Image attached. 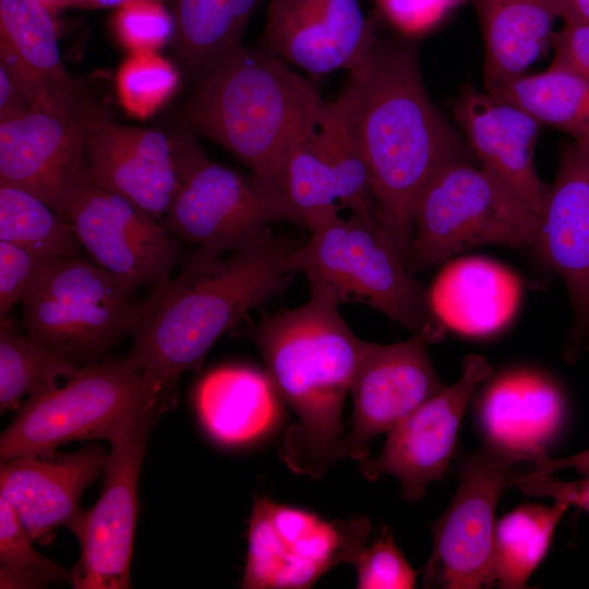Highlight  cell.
Returning <instances> with one entry per match:
<instances>
[{"label":"cell","instance_id":"cell-1","mask_svg":"<svg viewBox=\"0 0 589 589\" xmlns=\"http://www.w3.org/2000/svg\"><path fill=\"white\" fill-rule=\"evenodd\" d=\"M339 95L375 201V232L406 262L416 202L446 164L470 158L431 101L414 50L377 39Z\"/></svg>","mask_w":589,"mask_h":589},{"label":"cell","instance_id":"cell-2","mask_svg":"<svg viewBox=\"0 0 589 589\" xmlns=\"http://www.w3.org/2000/svg\"><path fill=\"white\" fill-rule=\"evenodd\" d=\"M300 244L271 233L227 257L195 250L177 276L153 286L128 358L158 388L165 410L177 404L180 375L201 371L224 333L285 290Z\"/></svg>","mask_w":589,"mask_h":589},{"label":"cell","instance_id":"cell-3","mask_svg":"<svg viewBox=\"0 0 589 589\" xmlns=\"http://www.w3.org/2000/svg\"><path fill=\"white\" fill-rule=\"evenodd\" d=\"M310 292L302 305L265 317L251 337L298 418L278 456L293 472L317 479L342 458V406L368 342L353 334L329 290L310 286Z\"/></svg>","mask_w":589,"mask_h":589},{"label":"cell","instance_id":"cell-4","mask_svg":"<svg viewBox=\"0 0 589 589\" xmlns=\"http://www.w3.org/2000/svg\"><path fill=\"white\" fill-rule=\"evenodd\" d=\"M326 106L283 59L240 46L205 68L184 115L193 130L278 185L290 148Z\"/></svg>","mask_w":589,"mask_h":589},{"label":"cell","instance_id":"cell-5","mask_svg":"<svg viewBox=\"0 0 589 589\" xmlns=\"http://www.w3.org/2000/svg\"><path fill=\"white\" fill-rule=\"evenodd\" d=\"M165 411L158 388L129 358L88 364L65 385L28 398L0 437V459L80 440L112 444Z\"/></svg>","mask_w":589,"mask_h":589},{"label":"cell","instance_id":"cell-6","mask_svg":"<svg viewBox=\"0 0 589 589\" xmlns=\"http://www.w3.org/2000/svg\"><path fill=\"white\" fill-rule=\"evenodd\" d=\"M338 206L306 218L310 239L296 252L297 272L310 286H322L341 302H360L382 312L429 342L443 339L446 328L429 305L428 290L406 262L354 215Z\"/></svg>","mask_w":589,"mask_h":589},{"label":"cell","instance_id":"cell-7","mask_svg":"<svg viewBox=\"0 0 589 589\" xmlns=\"http://www.w3.org/2000/svg\"><path fill=\"white\" fill-rule=\"evenodd\" d=\"M540 217L480 165L462 158L442 167L413 209L406 265L413 274L483 244L533 245Z\"/></svg>","mask_w":589,"mask_h":589},{"label":"cell","instance_id":"cell-8","mask_svg":"<svg viewBox=\"0 0 589 589\" xmlns=\"http://www.w3.org/2000/svg\"><path fill=\"white\" fill-rule=\"evenodd\" d=\"M179 144L180 183L160 220L180 241L219 256L271 235V225L305 227L272 180L211 160L190 137Z\"/></svg>","mask_w":589,"mask_h":589},{"label":"cell","instance_id":"cell-9","mask_svg":"<svg viewBox=\"0 0 589 589\" xmlns=\"http://www.w3.org/2000/svg\"><path fill=\"white\" fill-rule=\"evenodd\" d=\"M29 337L74 361L95 360L134 333L143 302L135 290L80 257L56 259L21 301Z\"/></svg>","mask_w":589,"mask_h":589},{"label":"cell","instance_id":"cell-10","mask_svg":"<svg viewBox=\"0 0 589 589\" xmlns=\"http://www.w3.org/2000/svg\"><path fill=\"white\" fill-rule=\"evenodd\" d=\"M58 213L94 263L136 290L170 277L180 240L127 197L98 185L86 159L67 181Z\"/></svg>","mask_w":589,"mask_h":589},{"label":"cell","instance_id":"cell-11","mask_svg":"<svg viewBox=\"0 0 589 589\" xmlns=\"http://www.w3.org/2000/svg\"><path fill=\"white\" fill-rule=\"evenodd\" d=\"M370 532L371 521L362 515L327 521L266 496L255 497L241 588H310L336 565L353 564Z\"/></svg>","mask_w":589,"mask_h":589},{"label":"cell","instance_id":"cell-12","mask_svg":"<svg viewBox=\"0 0 589 589\" xmlns=\"http://www.w3.org/2000/svg\"><path fill=\"white\" fill-rule=\"evenodd\" d=\"M515 456L484 444L459 466L457 491L431 525L433 551L423 588L479 589L495 585L493 543L496 505L513 486Z\"/></svg>","mask_w":589,"mask_h":589},{"label":"cell","instance_id":"cell-13","mask_svg":"<svg viewBox=\"0 0 589 589\" xmlns=\"http://www.w3.org/2000/svg\"><path fill=\"white\" fill-rule=\"evenodd\" d=\"M291 206L306 218L338 206L374 228L369 172L346 111L337 98L290 148L278 179Z\"/></svg>","mask_w":589,"mask_h":589},{"label":"cell","instance_id":"cell-14","mask_svg":"<svg viewBox=\"0 0 589 589\" xmlns=\"http://www.w3.org/2000/svg\"><path fill=\"white\" fill-rule=\"evenodd\" d=\"M491 373L483 357L468 354L453 385L445 386L393 426L377 457L368 455L359 460L362 476L374 481L382 474H392L398 479L405 498L419 501L428 485L446 472L466 408Z\"/></svg>","mask_w":589,"mask_h":589},{"label":"cell","instance_id":"cell-15","mask_svg":"<svg viewBox=\"0 0 589 589\" xmlns=\"http://www.w3.org/2000/svg\"><path fill=\"white\" fill-rule=\"evenodd\" d=\"M152 425L144 424L110 444L99 497L84 510L73 532L81 545L71 572L75 589L130 588L137 485Z\"/></svg>","mask_w":589,"mask_h":589},{"label":"cell","instance_id":"cell-16","mask_svg":"<svg viewBox=\"0 0 589 589\" xmlns=\"http://www.w3.org/2000/svg\"><path fill=\"white\" fill-rule=\"evenodd\" d=\"M533 245L566 287L574 318L564 357L575 361L589 352V141L562 145Z\"/></svg>","mask_w":589,"mask_h":589},{"label":"cell","instance_id":"cell-17","mask_svg":"<svg viewBox=\"0 0 589 589\" xmlns=\"http://www.w3.org/2000/svg\"><path fill=\"white\" fill-rule=\"evenodd\" d=\"M77 112L94 181L160 221L180 183L178 139L157 130L116 123L89 101H77Z\"/></svg>","mask_w":589,"mask_h":589},{"label":"cell","instance_id":"cell-18","mask_svg":"<svg viewBox=\"0 0 589 589\" xmlns=\"http://www.w3.org/2000/svg\"><path fill=\"white\" fill-rule=\"evenodd\" d=\"M428 344L420 333L390 345L368 342L349 389L353 412L341 445L342 458L359 461L368 456L372 438L388 432L445 387L432 365Z\"/></svg>","mask_w":589,"mask_h":589},{"label":"cell","instance_id":"cell-19","mask_svg":"<svg viewBox=\"0 0 589 589\" xmlns=\"http://www.w3.org/2000/svg\"><path fill=\"white\" fill-rule=\"evenodd\" d=\"M263 41L280 59L324 75L357 68L377 38L359 0H269Z\"/></svg>","mask_w":589,"mask_h":589},{"label":"cell","instance_id":"cell-20","mask_svg":"<svg viewBox=\"0 0 589 589\" xmlns=\"http://www.w3.org/2000/svg\"><path fill=\"white\" fill-rule=\"evenodd\" d=\"M76 104L37 105L0 120V184L24 189L58 212L61 192L85 159Z\"/></svg>","mask_w":589,"mask_h":589},{"label":"cell","instance_id":"cell-21","mask_svg":"<svg viewBox=\"0 0 589 589\" xmlns=\"http://www.w3.org/2000/svg\"><path fill=\"white\" fill-rule=\"evenodd\" d=\"M107 458L101 447L88 446L71 454L55 450L1 461L0 497L34 541L48 544L60 526L74 532L84 514L80 498L104 473Z\"/></svg>","mask_w":589,"mask_h":589},{"label":"cell","instance_id":"cell-22","mask_svg":"<svg viewBox=\"0 0 589 589\" xmlns=\"http://www.w3.org/2000/svg\"><path fill=\"white\" fill-rule=\"evenodd\" d=\"M454 116L480 166L541 218L550 185L534 166L542 125L519 107L470 85L459 93Z\"/></svg>","mask_w":589,"mask_h":589},{"label":"cell","instance_id":"cell-23","mask_svg":"<svg viewBox=\"0 0 589 589\" xmlns=\"http://www.w3.org/2000/svg\"><path fill=\"white\" fill-rule=\"evenodd\" d=\"M485 444L530 461L545 454L566 413L560 387L548 376L515 370L493 378L478 402Z\"/></svg>","mask_w":589,"mask_h":589},{"label":"cell","instance_id":"cell-24","mask_svg":"<svg viewBox=\"0 0 589 589\" xmlns=\"http://www.w3.org/2000/svg\"><path fill=\"white\" fill-rule=\"evenodd\" d=\"M516 275L495 261L468 256L447 261L428 289L434 316L446 329L486 336L514 316L520 299Z\"/></svg>","mask_w":589,"mask_h":589},{"label":"cell","instance_id":"cell-25","mask_svg":"<svg viewBox=\"0 0 589 589\" xmlns=\"http://www.w3.org/2000/svg\"><path fill=\"white\" fill-rule=\"evenodd\" d=\"M561 1L470 0L483 36L486 91L526 74L551 47Z\"/></svg>","mask_w":589,"mask_h":589},{"label":"cell","instance_id":"cell-26","mask_svg":"<svg viewBox=\"0 0 589 589\" xmlns=\"http://www.w3.org/2000/svg\"><path fill=\"white\" fill-rule=\"evenodd\" d=\"M278 393L266 373L240 365L206 374L195 395L197 416L207 433L224 445H242L268 433L279 418Z\"/></svg>","mask_w":589,"mask_h":589},{"label":"cell","instance_id":"cell-27","mask_svg":"<svg viewBox=\"0 0 589 589\" xmlns=\"http://www.w3.org/2000/svg\"><path fill=\"white\" fill-rule=\"evenodd\" d=\"M0 59L46 97L77 103L60 58L52 13L37 0H0Z\"/></svg>","mask_w":589,"mask_h":589},{"label":"cell","instance_id":"cell-28","mask_svg":"<svg viewBox=\"0 0 589 589\" xmlns=\"http://www.w3.org/2000/svg\"><path fill=\"white\" fill-rule=\"evenodd\" d=\"M486 92L519 107L542 127L563 131L575 141H589V80L568 69L551 64Z\"/></svg>","mask_w":589,"mask_h":589},{"label":"cell","instance_id":"cell-29","mask_svg":"<svg viewBox=\"0 0 589 589\" xmlns=\"http://www.w3.org/2000/svg\"><path fill=\"white\" fill-rule=\"evenodd\" d=\"M260 0H173L175 50L188 69L240 47Z\"/></svg>","mask_w":589,"mask_h":589},{"label":"cell","instance_id":"cell-30","mask_svg":"<svg viewBox=\"0 0 589 589\" xmlns=\"http://www.w3.org/2000/svg\"><path fill=\"white\" fill-rule=\"evenodd\" d=\"M568 506L560 501L522 504L496 521L493 543L495 584L521 589L545 556Z\"/></svg>","mask_w":589,"mask_h":589},{"label":"cell","instance_id":"cell-31","mask_svg":"<svg viewBox=\"0 0 589 589\" xmlns=\"http://www.w3.org/2000/svg\"><path fill=\"white\" fill-rule=\"evenodd\" d=\"M81 366L62 352L20 334L8 315L0 318V410H19L24 397L58 387L59 378L74 376Z\"/></svg>","mask_w":589,"mask_h":589},{"label":"cell","instance_id":"cell-32","mask_svg":"<svg viewBox=\"0 0 589 589\" xmlns=\"http://www.w3.org/2000/svg\"><path fill=\"white\" fill-rule=\"evenodd\" d=\"M0 241L55 257H80L70 221L35 194L0 184Z\"/></svg>","mask_w":589,"mask_h":589},{"label":"cell","instance_id":"cell-33","mask_svg":"<svg viewBox=\"0 0 589 589\" xmlns=\"http://www.w3.org/2000/svg\"><path fill=\"white\" fill-rule=\"evenodd\" d=\"M11 505L0 497V588H43L71 582V573L39 554Z\"/></svg>","mask_w":589,"mask_h":589},{"label":"cell","instance_id":"cell-34","mask_svg":"<svg viewBox=\"0 0 589 589\" xmlns=\"http://www.w3.org/2000/svg\"><path fill=\"white\" fill-rule=\"evenodd\" d=\"M178 85L175 65L156 52L130 53L116 75L119 101L136 119L154 115L172 97Z\"/></svg>","mask_w":589,"mask_h":589},{"label":"cell","instance_id":"cell-35","mask_svg":"<svg viewBox=\"0 0 589 589\" xmlns=\"http://www.w3.org/2000/svg\"><path fill=\"white\" fill-rule=\"evenodd\" d=\"M118 43L130 53L156 52L175 34V20L159 0H127L112 17Z\"/></svg>","mask_w":589,"mask_h":589},{"label":"cell","instance_id":"cell-36","mask_svg":"<svg viewBox=\"0 0 589 589\" xmlns=\"http://www.w3.org/2000/svg\"><path fill=\"white\" fill-rule=\"evenodd\" d=\"M353 565L359 589H410L416 585L417 572L396 546L387 527L360 552Z\"/></svg>","mask_w":589,"mask_h":589},{"label":"cell","instance_id":"cell-37","mask_svg":"<svg viewBox=\"0 0 589 589\" xmlns=\"http://www.w3.org/2000/svg\"><path fill=\"white\" fill-rule=\"evenodd\" d=\"M56 259L0 241V318L8 316L11 309L21 303Z\"/></svg>","mask_w":589,"mask_h":589},{"label":"cell","instance_id":"cell-38","mask_svg":"<svg viewBox=\"0 0 589 589\" xmlns=\"http://www.w3.org/2000/svg\"><path fill=\"white\" fill-rule=\"evenodd\" d=\"M513 485L525 494L551 497L589 512V473L580 480L562 481L552 474L528 471L514 476Z\"/></svg>","mask_w":589,"mask_h":589},{"label":"cell","instance_id":"cell-39","mask_svg":"<svg viewBox=\"0 0 589 589\" xmlns=\"http://www.w3.org/2000/svg\"><path fill=\"white\" fill-rule=\"evenodd\" d=\"M552 65L568 69L589 80V22L565 24L555 32Z\"/></svg>","mask_w":589,"mask_h":589},{"label":"cell","instance_id":"cell-40","mask_svg":"<svg viewBox=\"0 0 589 589\" xmlns=\"http://www.w3.org/2000/svg\"><path fill=\"white\" fill-rule=\"evenodd\" d=\"M452 0H380L388 19L408 33H417L432 25Z\"/></svg>","mask_w":589,"mask_h":589},{"label":"cell","instance_id":"cell-41","mask_svg":"<svg viewBox=\"0 0 589 589\" xmlns=\"http://www.w3.org/2000/svg\"><path fill=\"white\" fill-rule=\"evenodd\" d=\"M531 461L536 465V467L531 469L534 473L552 474L554 471L564 468H573L585 476L589 473V448L563 458L549 457L546 454L538 455L533 457Z\"/></svg>","mask_w":589,"mask_h":589},{"label":"cell","instance_id":"cell-42","mask_svg":"<svg viewBox=\"0 0 589 589\" xmlns=\"http://www.w3.org/2000/svg\"><path fill=\"white\" fill-rule=\"evenodd\" d=\"M561 19L565 24L589 22V0H562Z\"/></svg>","mask_w":589,"mask_h":589},{"label":"cell","instance_id":"cell-43","mask_svg":"<svg viewBox=\"0 0 589 589\" xmlns=\"http://www.w3.org/2000/svg\"><path fill=\"white\" fill-rule=\"evenodd\" d=\"M127 0H69V4L83 5L89 8L119 7Z\"/></svg>","mask_w":589,"mask_h":589},{"label":"cell","instance_id":"cell-44","mask_svg":"<svg viewBox=\"0 0 589 589\" xmlns=\"http://www.w3.org/2000/svg\"><path fill=\"white\" fill-rule=\"evenodd\" d=\"M44 7H46L51 13H55L59 9L69 5V0H37Z\"/></svg>","mask_w":589,"mask_h":589}]
</instances>
